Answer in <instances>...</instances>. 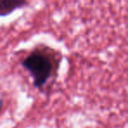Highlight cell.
<instances>
[{"label":"cell","mask_w":128,"mask_h":128,"mask_svg":"<svg viewBox=\"0 0 128 128\" xmlns=\"http://www.w3.org/2000/svg\"><path fill=\"white\" fill-rule=\"evenodd\" d=\"M62 60L60 51L45 44H39L26 55L20 65L32 78L34 88L42 91L49 81L56 79Z\"/></svg>","instance_id":"cell-1"},{"label":"cell","mask_w":128,"mask_h":128,"mask_svg":"<svg viewBox=\"0 0 128 128\" xmlns=\"http://www.w3.org/2000/svg\"><path fill=\"white\" fill-rule=\"evenodd\" d=\"M29 3L25 0H0V17H6L16 10L28 6Z\"/></svg>","instance_id":"cell-2"}]
</instances>
